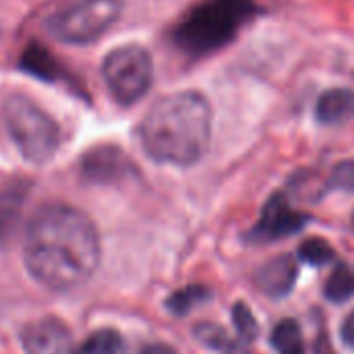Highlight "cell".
Returning a JSON list of instances; mask_svg holds the SVG:
<instances>
[{"label":"cell","mask_w":354,"mask_h":354,"mask_svg":"<svg viewBox=\"0 0 354 354\" xmlns=\"http://www.w3.org/2000/svg\"><path fill=\"white\" fill-rule=\"evenodd\" d=\"M23 261L37 284L58 292L73 290L97 270V230L81 209L48 203L33 214L25 228Z\"/></svg>","instance_id":"obj_1"},{"label":"cell","mask_w":354,"mask_h":354,"mask_svg":"<svg viewBox=\"0 0 354 354\" xmlns=\"http://www.w3.org/2000/svg\"><path fill=\"white\" fill-rule=\"evenodd\" d=\"M212 137V108L197 91H180L158 100L139 124L145 153L162 164L191 166L199 162Z\"/></svg>","instance_id":"obj_2"},{"label":"cell","mask_w":354,"mask_h":354,"mask_svg":"<svg viewBox=\"0 0 354 354\" xmlns=\"http://www.w3.org/2000/svg\"><path fill=\"white\" fill-rule=\"evenodd\" d=\"M253 17V0H205L174 29V41L183 52L203 56L230 44Z\"/></svg>","instance_id":"obj_3"},{"label":"cell","mask_w":354,"mask_h":354,"mask_svg":"<svg viewBox=\"0 0 354 354\" xmlns=\"http://www.w3.org/2000/svg\"><path fill=\"white\" fill-rule=\"evenodd\" d=\"M2 118L21 156L31 164H46L60 145L56 120L25 95H10L2 106Z\"/></svg>","instance_id":"obj_4"},{"label":"cell","mask_w":354,"mask_h":354,"mask_svg":"<svg viewBox=\"0 0 354 354\" xmlns=\"http://www.w3.org/2000/svg\"><path fill=\"white\" fill-rule=\"evenodd\" d=\"M120 0H81L48 21V29L54 37L68 44H89L106 33L120 17Z\"/></svg>","instance_id":"obj_5"},{"label":"cell","mask_w":354,"mask_h":354,"mask_svg":"<svg viewBox=\"0 0 354 354\" xmlns=\"http://www.w3.org/2000/svg\"><path fill=\"white\" fill-rule=\"evenodd\" d=\"M102 73L114 100L122 106H131L149 91L153 64L143 48L122 46L106 56Z\"/></svg>","instance_id":"obj_6"},{"label":"cell","mask_w":354,"mask_h":354,"mask_svg":"<svg viewBox=\"0 0 354 354\" xmlns=\"http://www.w3.org/2000/svg\"><path fill=\"white\" fill-rule=\"evenodd\" d=\"M135 170L131 158L118 145H95L81 158V172L89 183L114 185Z\"/></svg>","instance_id":"obj_7"},{"label":"cell","mask_w":354,"mask_h":354,"mask_svg":"<svg viewBox=\"0 0 354 354\" xmlns=\"http://www.w3.org/2000/svg\"><path fill=\"white\" fill-rule=\"evenodd\" d=\"M21 346L25 354H71V330L56 317L29 322L21 330Z\"/></svg>","instance_id":"obj_8"},{"label":"cell","mask_w":354,"mask_h":354,"mask_svg":"<svg viewBox=\"0 0 354 354\" xmlns=\"http://www.w3.org/2000/svg\"><path fill=\"white\" fill-rule=\"evenodd\" d=\"M305 224H307V216L301 212H295L288 199L282 193H276L266 203L261 220L257 228L253 230V236L263 239V241H278L282 236L301 232Z\"/></svg>","instance_id":"obj_9"},{"label":"cell","mask_w":354,"mask_h":354,"mask_svg":"<svg viewBox=\"0 0 354 354\" xmlns=\"http://www.w3.org/2000/svg\"><path fill=\"white\" fill-rule=\"evenodd\" d=\"M27 197V180H12L0 189V251H8L17 241L25 218Z\"/></svg>","instance_id":"obj_10"},{"label":"cell","mask_w":354,"mask_h":354,"mask_svg":"<svg viewBox=\"0 0 354 354\" xmlns=\"http://www.w3.org/2000/svg\"><path fill=\"white\" fill-rule=\"evenodd\" d=\"M299 276V268L297 261L290 255H278L270 261H266L257 274H255V282L261 288V292H266L272 299H282L286 297Z\"/></svg>","instance_id":"obj_11"},{"label":"cell","mask_w":354,"mask_h":354,"mask_svg":"<svg viewBox=\"0 0 354 354\" xmlns=\"http://www.w3.org/2000/svg\"><path fill=\"white\" fill-rule=\"evenodd\" d=\"M315 116L324 124H344L354 118V91L346 87L326 91L315 106Z\"/></svg>","instance_id":"obj_12"},{"label":"cell","mask_w":354,"mask_h":354,"mask_svg":"<svg viewBox=\"0 0 354 354\" xmlns=\"http://www.w3.org/2000/svg\"><path fill=\"white\" fill-rule=\"evenodd\" d=\"M21 68L44 81H54L60 75V66L56 58L41 44H35V41L29 44L25 52L21 54Z\"/></svg>","instance_id":"obj_13"},{"label":"cell","mask_w":354,"mask_h":354,"mask_svg":"<svg viewBox=\"0 0 354 354\" xmlns=\"http://www.w3.org/2000/svg\"><path fill=\"white\" fill-rule=\"evenodd\" d=\"M212 292L205 286H185L176 292H172L166 299V309L178 317L187 315L189 311H193L195 307L203 305L205 301H209Z\"/></svg>","instance_id":"obj_14"},{"label":"cell","mask_w":354,"mask_h":354,"mask_svg":"<svg viewBox=\"0 0 354 354\" xmlns=\"http://www.w3.org/2000/svg\"><path fill=\"white\" fill-rule=\"evenodd\" d=\"M326 297L332 303H344L354 297V268L338 266L326 282Z\"/></svg>","instance_id":"obj_15"},{"label":"cell","mask_w":354,"mask_h":354,"mask_svg":"<svg viewBox=\"0 0 354 354\" xmlns=\"http://www.w3.org/2000/svg\"><path fill=\"white\" fill-rule=\"evenodd\" d=\"M79 354H124V340L116 330H97L85 340Z\"/></svg>","instance_id":"obj_16"},{"label":"cell","mask_w":354,"mask_h":354,"mask_svg":"<svg viewBox=\"0 0 354 354\" xmlns=\"http://www.w3.org/2000/svg\"><path fill=\"white\" fill-rule=\"evenodd\" d=\"M299 259L309 263V266H326L330 261H334L336 253L332 249V245L324 239H307L299 245Z\"/></svg>","instance_id":"obj_17"},{"label":"cell","mask_w":354,"mask_h":354,"mask_svg":"<svg viewBox=\"0 0 354 354\" xmlns=\"http://www.w3.org/2000/svg\"><path fill=\"white\" fill-rule=\"evenodd\" d=\"M270 342H272V346L278 353H286V351L301 348L303 342H301V328H299V324L295 319H282L274 328Z\"/></svg>","instance_id":"obj_18"},{"label":"cell","mask_w":354,"mask_h":354,"mask_svg":"<svg viewBox=\"0 0 354 354\" xmlns=\"http://www.w3.org/2000/svg\"><path fill=\"white\" fill-rule=\"evenodd\" d=\"M232 322H234V328H236L241 340L253 342L257 338V334H259L257 319H255V315L251 313V309L245 303H236L232 307Z\"/></svg>","instance_id":"obj_19"},{"label":"cell","mask_w":354,"mask_h":354,"mask_svg":"<svg viewBox=\"0 0 354 354\" xmlns=\"http://www.w3.org/2000/svg\"><path fill=\"white\" fill-rule=\"evenodd\" d=\"M195 338L201 344H205L209 348H218V351L230 346V342L226 338V332L220 326H214V324H201V326H197L195 328Z\"/></svg>","instance_id":"obj_20"},{"label":"cell","mask_w":354,"mask_h":354,"mask_svg":"<svg viewBox=\"0 0 354 354\" xmlns=\"http://www.w3.org/2000/svg\"><path fill=\"white\" fill-rule=\"evenodd\" d=\"M330 187L354 193V160H344L332 170Z\"/></svg>","instance_id":"obj_21"},{"label":"cell","mask_w":354,"mask_h":354,"mask_svg":"<svg viewBox=\"0 0 354 354\" xmlns=\"http://www.w3.org/2000/svg\"><path fill=\"white\" fill-rule=\"evenodd\" d=\"M340 336H342V342L346 346H354V311L344 319L342 330H340Z\"/></svg>","instance_id":"obj_22"},{"label":"cell","mask_w":354,"mask_h":354,"mask_svg":"<svg viewBox=\"0 0 354 354\" xmlns=\"http://www.w3.org/2000/svg\"><path fill=\"white\" fill-rule=\"evenodd\" d=\"M141 354H176V351L168 344H149L141 351Z\"/></svg>","instance_id":"obj_23"},{"label":"cell","mask_w":354,"mask_h":354,"mask_svg":"<svg viewBox=\"0 0 354 354\" xmlns=\"http://www.w3.org/2000/svg\"><path fill=\"white\" fill-rule=\"evenodd\" d=\"M280 354H305V348L301 346V348H295V351H286V353H280Z\"/></svg>","instance_id":"obj_24"}]
</instances>
